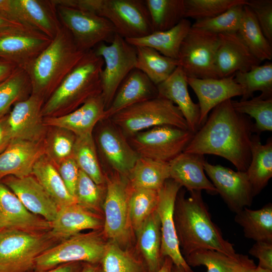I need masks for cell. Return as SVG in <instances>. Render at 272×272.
I'll return each mask as SVG.
<instances>
[{
	"instance_id": "obj_1",
	"label": "cell",
	"mask_w": 272,
	"mask_h": 272,
	"mask_svg": "<svg viewBox=\"0 0 272 272\" xmlns=\"http://www.w3.org/2000/svg\"><path fill=\"white\" fill-rule=\"evenodd\" d=\"M231 100L212 109L183 152L220 156L230 162L237 171L244 172L251 161L254 123L249 116L234 109Z\"/></svg>"
},
{
	"instance_id": "obj_2",
	"label": "cell",
	"mask_w": 272,
	"mask_h": 272,
	"mask_svg": "<svg viewBox=\"0 0 272 272\" xmlns=\"http://www.w3.org/2000/svg\"><path fill=\"white\" fill-rule=\"evenodd\" d=\"M179 190L174 208V221L180 252L184 259L199 249L215 250L237 257L234 245L226 240L218 226L212 220L203 201L201 191Z\"/></svg>"
},
{
	"instance_id": "obj_3",
	"label": "cell",
	"mask_w": 272,
	"mask_h": 272,
	"mask_svg": "<svg viewBox=\"0 0 272 272\" xmlns=\"http://www.w3.org/2000/svg\"><path fill=\"white\" fill-rule=\"evenodd\" d=\"M85 52L78 49L70 32L61 25L50 44L23 68L30 81L31 94L41 97L45 102Z\"/></svg>"
},
{
	"instance_id": "obj_4",
	"label": "cell",
	"mask_w": 272,
	"mask_h": 272,
	"mask_svg": "<svg viewBox=\"0 0 272 272\" xmlns=\"http://www.w3.org/2000/svg\"><path fill=\"white\" fill-rule=\"evenodd\" d=\"M103 58L93 49L81 60L44 102L42 115L45 117L74 111L90 98L102 93L101 73Z\"/></svg>"
},
{
	"instance_id": "obj_5",
	"label": "cell",
	"mask_w": 272,
	"mask_h": 272,
	"mask_svg": "<svg viewBox=\"0 0 272 272\" xmlns=\"http://www.w3.org/2000/svg\"><path fill=\"white\" fill-rule=\"evenodd\" d=\"M55 3L106 19L113 25L116 34L124 39L140 38L153 33L144 0H55Z\"/></svg>"
},
{
	"instance_id": "obj_6",
	"label": "cell",
	"mask_w": 272,
	"mask_h": 272,
	"mask_svg": "<svg viewBox=\"0 0 272 272\" xmlns=\"http://www.w3.org/2000/svg\"><path fill=\"white\" fill-rule=\"evenodd\" d=\"M108 119L127 138L158 126L169 125L189 130L178 107L170 100L159 96L129 106Z\"/></svg>"
},
{
	"instance_id": "obj_7",
	"label": "cell",
	"mask_w": 272,
	"mask_h": 272,
	"mask_svg": "<svg viewBox=\"0 0 272 272\" xmlns=\"http://www.w3.org/2000/svg\"><path fill=\"white\" fill-rule=\"evenodd\" d=\"M106 192L103 205V234L108 241L130 248L134 235L128 209V180L113 171L104 172Z\"/></svg>"
},
{
	"instance_id": "obj_8",
	"label": "cell",
	"mask_w": 272,
	"mask_h": 272,
	"mask_svg": "<svg viewBox=\"0 0 272 272\" xmlns=\"http://www.w3.org/2000/svg\"><path fill=\"white\" fill-rule=\"evenodd\" d=\"M108 243L102 230L79 233L41 253L35 259L34 268L44 270L77 262L100 264Z\"/></svg>"
},
{
	"instance_id": "obj_9",
	"label": "cell",
	"mask_w": 272,
	"mask_h": 272,
	"mask_svg": "<svg viewBox=\"0 0 272 272\" xmlns=\"http://www.w3.org/2000/svg\"><path fill=\"white\" fill-rule=\"evenodd\" d=\"M49 233L16 229L0 231V272H28L36 257L50 247Z\"/></svg>"
},
{
	"instance_id": "obj_10",
	"label": "cell",
	"mask_w": 272,
	"mask_h": 272,
	"mask_svg": "<svg viewBox=\"0 0 272 272\" xmlns=\"http://www.w3.org/2000/svg\"><path fill=\"white\" fill-rule=\"evenodd\" d=\"M93 50L103 58L104 62L101 81L106 110L110 105L122 82L135 68L137 49L135 46L116 34L111 43L108 45L104 42L100 43Z\"/></svg>"
},
{
	"instance_id": "obj_11",
	"label": "cell",
	"mask_w": 272,
	"mask_h": 272,
	"mask_svg": "<svg viewBox=\"0 0 272 272\" xmlns=\"http://www.w3.org/2000/svg\"><path fill=\"white\" fill-rule=\"evenodd\" d=\"M219 44L218 34L191 27L180 46L178 66L188 78H219L216 65Z\"/></svg>"
},
{
	"instance_id": "obj_12",
	"label": "cell",
	"mask_w": 272,
	"mask_h": 272,
	"mask_svg": "<svg viewBox=\"0 0 272 272\" xmlns=\"http://www.w3.org/2000/svg\"><path fill=\"white\" fill-rule=\"evenodd\" d=\"M54 6L61 24L70 32L80 51L85 52L100 43L110 44L113 40L116 32L106 19L87 11Z\"/></svg>"
},
{
	"instance_id": "obj_13",
	"label": "cell",
	"mask_w": 272,
	"mask_h": 272,
	"mask_svg": "<svg viewBox=\"0 0 272 272\" xmlns=\"http://www.w3.org/2000/svg\"><path fill=\"white\" fill-rule=\"evenodd\" d=\"M193 134L189 130L162 125L127 139L140 157L169 163L184 151Z\"/></svg>"
},
{
	"instance_id": "obj_14",
	"label": "cell",
	"mask_w": 272,
	"mask_h": 272,
	"mask_svg": "<svg viewBox=\"0 0 272 272\" xmlns=\"http://www.w3.org/2000/svg\"><path fill=\"white\" fill-rule=\"evenodd\" d=\"M96 143L107 171L127 177L140 157L121 131L109 119H102Z\"/></svg>"
},
{
	"instance_id": "obj_15",
	"label": "cell",
	"mask_w": 272,
	"mask_h": 272,
	"mask_svg": "<svg viewBox=\"0 0 272 272\" xmlns=\"http://www.w3.org/2000/svg\"><path fill=\"white\" fill-rule=\"evenodd\" d=\"M203 168L230 211L236 214L251 206L255 196L245 171H235L206 160Z\"/></svg>"
},
{
	"instance_id": "obj_16",
	"label": "cell",
	"mask_w": 272,
	"mask_h": 272,
	"mask_svg": "<svg viewBox=\"0 0 272 272\" xmlns=\"http://www.w3.org/2000/svg\"><path fill=\"white\" fill-rule=\"evenodd\" d=\"M182 187L171 179H167L158 191L156 209L161 224L162 256L170 257L173 264L184 272H193L181 253L174 221V208L177 195Z\"/></svg>"
},
{
	"instance_id": "obj_17",
	"label": "cell",
	"mask_w": 272,
	"mask_h": 272,
	"mask_svg": "<svg viewBox=\"0 0 272 272\" xmlns=\"http://www.w3.org/2000/svg\"><path fill=\"white\" fill-rule=\"evenodd\" d=\"M37 30L21 26L0 32V56L23 69L51 42Z\"/></svg>"
},
{
	"instance_id": "obj_18",
	"label": "cell",
	"mask_w": 272,
	"mask_h": 272,
	"mask_svg": "<svg viewBox=\"0 0 272 272\" xmlns=\"http://www.w3.org/2000/svg\"><path fill=\"white\" fill-rule=\"evenodd\" d=\"M44 103L41 97L31 94L15 104L8 115L13 140L40 142L45 132L42 115Z\"/></svg>"
},
{
	"instance_id": "obj_19",
	"label": "cell",
	"mask_w": 272,
	"mask_h": 272,
	"mask_svg": "<svg viewBox=\"0 0 272 272\" xmlns=\"http://www.w3.org/2000/svg\"><path fill=\"white\" fill-rule=\"evenodd\" d=\"M187 81L198 99L200 127L216 106L233 97L242 96L243 93L241 86L234 80V74L218 79L187 77Z\"/></svg>"
},
{
	"instance_id": "obj_20",
	"label": "cell",
	"mask_w": 272,
	"mask_h": 272,
	"mask_svg": "<svg viewBox=\"0 0 272 272\" xmlns=\"http://www.w3.org/2000/svg\"><path fill=\"white\" fill-rule=\"evenodd\" d=\"M219 44L216 65L219 78L227 77L237 72H245L260 65L237 33L219 34Z\"/></svg>"
},
{
	"instance_id": "obj_21",
	"label": "cell",
	"mask_w": 272,
	"mask_h": 272,
	"mask_svg": "<svg viewBox=\"0 0 272 272\" xmlns=\"http://www.w3.org/2000/svg\"><path fill=\"white\" fill-rule=\"evenodd\" d=\"M50 229V222L28 211L17 195L0 182V231L41 232Z\"/></svg>"
},
{
	"instance_id": "obj_22",
	"label": "cell",
	"mask_w": 272,
	"mask_h": 272,
	"mask_svg": "<svg viewBox=\"0 0 272 272\" xmlns=\"http://www.w3.org/2000/svg\"><path fill=\"white\" fill-rule=\"evenodd\" d=\"M3 183L30 212L49 222L55 219L59 208L34 177L8 176L4 178Z\"/></svg>"
},
{
	"instance_id": "obj_23",
	"label": "cell",
	"mask_w": 272,
	"mask_h": 272,
	"mask_svg": "<svg viewBox=\"0 0 272 272\" xmlns=\"http://www.w3.org/2000/svg\"><path fill=\"white\" fill-rule=\"evenodd\" d=\"M16 21L53 39L61 24L52 1L10 0Z\"/></svg>"
},
{
	"instance_id": "obj_24",
	"label": "cell",
	"mask_w": 272,
	"mask_h": 272,
	"mask_svg": "<svg viewBox=\"0 0 272 272\" xmlns=\"http://www.w3.org/2000/svg\"><path fill=\"white\" fill-rule=\"evenodd\" d=\"M50 223V236L65 240L85 230H102L104 219L101 214L75 203L59 208Z\"/></svg>"
},
{
	"instance_id": "obj_25",
	"label": "cell",
	"mask_w": 272,
	"mask_h": 272,
	"mask_svg": "<svg viewBox=\"0 0 272 272\" xmlns=\"http://www.w3.org/2000/svg\"><path fill=\"white\" fill-rule=\"evenodd\" d=\"M105 110L102 93L92 97L73 111L47 117L45 125L66 129L76 137L92 134L95 125L103 119Z\"/></svg>"
},
{
	"instance_id": "obj_26",
	"label": "cell",
	"mask_w": 272,
	"mask_h": 272,
	"mask_svg": "<svg viewBox=\"0 0 272 272\" xmlns=\"http://www.w3.org/2000/svg\"><path fill=\"white\" fill-rule=\"evenodd\" d=\"M44 154L40 142L13 140L0 154V180L8 176L23 178L31 175L35 163Z\"/></svg>"
},
{
	"instance_id": "obj_27",
	"label": "cell",
	"mask_w": 272,
	"mask_h": 272,
	"mask_svg": "<svg viewBox=\"0 0 272 272\" xmlns=\"http://www.w3.org/2000/svg\"><path fill=\"white\" fill-rule=\"evenodd\" d=\"M205 160L204 155L183 152L168 163L170 179L189 192L203 190L211 194H217L216 188L206 176Z\"/></svg>"
},
{
	"instance_id": "obj_28",
	"label": "cell",
	"mask_w": 272,
	"mask_h": 272,
	"mask_svg": "<svg viewBox=\"0 0 272 272\" xmlns=\"http://www.w3.org/2000/svg\"><path fill=\"white\" fill-rule=\"evenodd\" d=\"M187 77L178 66L165 81L157 85L158 96L172 101L181 112L188 129L195 133L200 128L198 104L191 99L188 91Z\"/></svg>"
},
{
	"instance_id": "obj_29",
	"label": "cell",
	"mask_w": 272,
	"mask_h": 272,
	"mask_svg": "<svg viewBox=\"0 0 272 272\" xmlns=\"http://www.w3.org/2000/svg\"><path fill=\"white\" fill-rule=\"evenodd\" d=\"M158 96L157 86L143 72L134 69L119 86L110 105L104 112L103 119L136 103Z\"/></svg>"
},
{
	"instance_id": "obj_30",
	"label": "cell",
	"mask_w": 272,
	"mask_h": 272,
	"mask_svg": "<svg viewBox=\"0 0 272 272\" xmlns=\"http://www.w3.org/2000/svg\"><path fill=\"white\" fill-rule=\"evenodd\" d=\"M139 254L144 260L148 272H157L164 258L161 254V224L156 211L134 232Z\"/></svg>"
},
{
	"instance_id": "obj_31",
	"label": "cell",
	"mask_w": 272,
	"mask_h": 272,
	"mask_svg": "<svg viewBox=\"0 0 272 272\" xmlns=\"http://www.w3.org/2000/svg\"><path fill=\"white\" fill-rule=\"evenodd\" d=\"M191 27V22L185 18L169 30L154 32L140 38L125 39L134 46L149 47L164 56L178 60L182 42Z\"/></svg>"
},
{
	"instance_id": "obj_32",
	"label": "cell",
	"mask_w": 272,
	"mask_h": 272,
	"mask_svg": "<svg viewBox=\"0 0 272 272\" xmlns=\"http://www.w3.org/2000/svg\"><path fill=\"white\" fill-rule=\"evenodd\" d=\"M250 149L251 161L245 172L256 196L267 185L272 177L271 138L262 144L259 135H252Z\"/></svg>"
},
{
	"instance_id": "obj_33",
	"label": "cell",
	"mask_w": 272,
	"mask_h": 272,
	"mask_svg": "<svg viewBox=\"0 0 272 272\" xmlns=\"http://www.w3.org/2000/svg\"><path fill=\"white\" fill-rule=\"evenodd\" d=\"M32 174L53 199L59 209L77 203L69 192L57 169L50 158L44 154L35 163Z\"/></svg>"
},
{
	"instance_id": "obj_34",
	"label": "cell",
	"mask_w": 272,
	"mask_h": 272,
	"mask_svg": "<svg viewBox=\"0 0 272 272\" xmlns=\"http://www.w3.org/2000/svg\"><path fill=\"white\" fill-rule=\"evenodd\" d=\"M127 178L132 187L158 191L170 179L169 163L140 157Z\"/></svg>"
},
{
	"instance_id": "obj_35",
	"label": "cell",
	"mask_w": 272,
	"mask_h": 272,
	"mask_svg": "<svg viewBox=\"0 0 272 272\" xmlns=\"http://www.w3.org/2000/svg\"><path fill=\"white\" fill-rule=\"evenodd\" d=\"M234 220L243 228L244 236L256 241L272 242V204L253 210L245 208L236 214Z\"/></svg>"
},
{
	"instance_id": "obj_36",
	"label": "cell",
	"mask_w": 272,
	"mask_h": 272,
	"mask_svg": "<svg viewBox=\"0 0 272 272\" xmlns=\"http://www.w3.org/2000/svg\"><path fill=\"white\" fill-rule=\"evenodd\" d=\"M135 68L143 72L156 86L166 80L178 66L177 59L164 56L147 46H135Z\"/></svg>"
},
{
	"instance_id": "obj_37",
	"label": "cell",
	"mask_w": 272,
	"mask_h": 272,
	"mask_svg": "<svg viewBox=\"0 0 272 272\" xmlns=\"http://www.w3.org/2000/svg\"><path fill=\"white\" fill-rule=\"evenodd\" d=\"M251 53L261 62L272 59V45L264 35L249 7L244 6L243 14L237 32Z\"/></svg>"
},
{
	"instance_id": "obj_38",
	"label": "cell",
	"mask_w": 272,
	"mask_h": 272,
	"mask_svg": "<svg viewBox=\"0 0 272 272\" xmlns=\"http://www.w3.org/2000/svg\"><path fill=\"white\" fill-rule=\"evenodd\" d=\"M153 32L169 30L185 19L184 0H145Z\"/></svg>"
},
{
	"instance_id": "obj_39",
	"label": "cell",
	"mask_w": 272,
	"mask_h": 272,
	"mask_svg": "<svg viewBox=\"0 0 272 272\" xmlns=\"http://www.w3.org/2000/svg\"><path fill=\"white\" fill-rule=\"evenodd\" d=\"M72 157L80 170L96 184H106L105 173L99 160L92 134L76 137Z\"/></svg>"
},
{
	"instance_id": "obj_40",
	"label": "cell",
	"mask_w": 272,
	"mask_h": 272,
	"mask_svg": "<svg viewBox=\"0 0 272 272\" xmlns=\"http://www.w3.org/2000/svg\"><path fill=\"white\" fill-rule=\"evenodd\" d=\"M100 266L101 272H148L144 260L138 253L110 241H108Z\"/></svg>"
},
{
	"instance_id": "obj_41",
	"label": "cell",
	"mask_w": 272,
	"mask_h": 272,
	"mask_svg": "<svg viewBox=\"0 0 272 272\" xmlns=\"http://www.w3.org/2000/svg\"><path fill=\"white\" fill-rule=\"evenodd\" d=\"M234 80L243 89L241 101L251 98L256 91H260V96L264 98L272 97L271 62L267 61L247 72H237L234 74Z\"/></svg>"
},
{
	"instance_id": "obj_42",
	"label": "cell",
	"mask_w": 272,
	"mask_h": 272,
	"mask_svg": "<svg viewBox=\"0 0 272 272\" xmlns=\"http://www.w3.org/2000/svg\"><path fill=\"white\" fill-rule=\"evenodd\" d=\"M248 258L247 255L239 254L237 257H232L215 250L199 249L185 259L190 267L205 266L207 272H236Z\"/></svg>"
},
{
	"instance_id": "obj_43",
	"label": "cell",
	"mask_w": 272,
	"mask_h": 272,
	"mask_svg": "<svg viewBox=\"0 0 272 272\" xmlns=\"http://www.w3.org/2000/svg\"><path fill=\"white\" fill-rule=\"evenodd\" d=\"M158 191L132 187L129 183V214L134 233L144 221L156 211L159 199Z\"/></svg>"
},
{
	"instance_id": "obj_44",
	"label": "cell",
	"mask_w": 272,
	"mask_h": 272,
	"mask_svg": "<svg viewBox=\"0 0 272 272\" xmlns=\"http://www.w3.org/2000/svg\"><path fill=\"white\" fill-rule=\"evenodd\" d=\"M29 92L32 93V89L29 76L23 69L18 67L0 83V118L13 104L29 97Z\"/></svg>"
},
{
	"instance_id": "obj_45",
	"label": "cell",
	"mask_w": 272,
	"mask_h": 272,
	"mask_svg": "<svg viewBox=\"0 0 272 272\" xmlns=\"http://www.w3.org/2000/svg\"><path fill=\"white\" fill-rule=\"evenodd\" d=\"M231 102L237 112L254 118L253 131L256 134L272 131V97L264 98L259 95L243 101L232 100Z\"/></svg>"
},
{
	"instance_id": "obj_46",
	"label": "cell",
	"mask_w": 272,
	"mask_h": 272,
	"mask_svg": "<svg viewBox=\"0 0 272 272\" xmlns=\"http://www.w3.org/2000/svg\"><path fill=\"white\" fill-rule=\"evenodd\" d=\"M106 192V184H96L84 172L79 170L74 195L78 204L103 215V205Z\"/></svg>"
},
{
	"instance_id": "obj_47",
	"label": "cell",
	"mask_w": 272,
	"mask_h": 272,
	"mask_svg": "<svg viewBox=\"0 0 272 272\" xmlns=\"http://www.w3.org/2000/svg\"><path fill=\"white\" fill-rule=\"evenodd\" d=\"M244 5L234 6L213 18L195 21L191 27L218 35L237 33L242 20Z\"/></svg>"
},
{
	"instance_id": "obj_48",
	"label": "cell",
	"mask_w": 272,
	"mask_h": 272,
	"mask_svg": "<svg viewBox=\"0 0 272 272\" xmlns=\"http://www.w3.org/2000/svg\"><path fill=\"white\" fill-rule=\"evenodd\" d=\"M185 18L195 21L211 18L239 5H247V0H184Z\"/></svg>"
},
{
	"instance_id": "obj_49",
	"label": "cell",
	"mask_w": 272,
	"mask_h": 272,
	"mask_svg": "<svg viewBox=\"0 0 272 272\" xmlns=\"http://www.w3.org/2000/svg\"><path fill=\"white\" fill-rule=\"evenodd\" d=\"M55 128L49 140L48 151L54 161L59 163L72 156L76 135L66 129Z\"/></svg>"
},
{
	"instance_id": "obj_50",
	"label": "cell",
	"mask_w": 272,
	"mask_h": 272,
	"mask_svg": "<svg viewBox=\"0 0 272 272\" xmlns=\"http://www.w3.org/2000/svg\"><path fill=\"white\" fill-rule=\"evenodd\" d=\"M247 5L254 14L264 35L272 45V1L247 0Z\"/></svg>"
},
{
	"instance_id": "obj_51",
	"label": "cell",
	"mask_w": 272,
	"mask_h": 272,
	"mask_svg": "<svg viewBox=\"0 0 272 272\" xmlns=\"http://www.w3.org/2000/svg\"><path fill=\"white\" fill-rule=\"evenodd\" d=\"M58 164L57 170L60 176L69 192L74 197L80 169L72 156L62 160Z\"/></svg>"
},
{
	"instance_id": "obj_52",
	"label": "cell",
	"mask_w": 272,
	"mask_h": 272,
	"mask_svg": "<svg viewBox=\"0 0 272 272\" xmlns=\"http://www.w3.org/2000/svg\"><path fill=\"white\" fill-rule=\"evenodd\" d=\"M249 253L258 259V266L272 271V242L256 241Z\"/></svg>"
},
{
	"instance_id": "obj_53",
	"label": "cell",
	"mask_w": 272,
	"mask_h": 272,
	"mask_svg": "<svg viewBox=\"0 0 272 272\" xmlns=\"http://www.w3.org/2000/svg\"><path fill=\"white\" fill-rule=\"evenodd\" d=\"M12 140L8 115L4 116L0 118V154L6 150Z\"/></svg>"
},
{
	"instance_id": "obj_54",
	"label": "cell",
	"mask_w": 272,
	"mask_h": 272,
	"mask_svg": "<svg viewBox=\"0 0 272 272\" xmlns=\"http://www.w3.org/2000/svg\"><path fill=\"white\" fill-rule=\"evenodd\" d=\"M84 263L80 262L67 263L50 269L36 270L35 272H80Z\"/></svg>"
},
{
	"instance_id": "obj_55",
	"label": "cell",
	"mask_w": 272,
	"mask_h": 272,
	"mask_svg": "<svg viewBox=\"0 0 272 272\" xmlns=\"http://www.w3.org/2000/svg\"><path fill=\"white\" fill-rule=\"evenodd\" d=\"M18 66L9 61H0V83L11 76Z\"/></svg>"
},
{
	"instance_id": "obj_56",
	"label": "cell",
	"mask_w": 272,
	"mask_h": 272,
	"mask_svg": "<svg viewBox=\"0 0 272 272\" xmlns=\"http://www.w3.org/2000/svg\"><path fill=\"white\" fill-rule=\"evenodd\" d=\"M23 26L24 25L0 14V32Z\"/></svg>"
},
{
	"instance_id": "obj_57",
	"label": "cell",
	"mask_w": 272,
	"mask_h": 272,
	"mask_svg": "<svg viewBox=\"0 0 272 272\" xmlns=\"http://www.w3.org/2000/svg\"><path fill=\"white\" fill-rule=\"evenodd\" d=\"M256 266L254 261L249 257L236 272H251Z\"/></svg>"
},
{
	"instance_id": "obj_58",
	"label": "cell",
	"mask_w": 272,
	"mask_h": 272,
	"mask_svg": "<svg viewBox=\"0 0 272 272\" xmlns=\"http://www.w3.org/2000/svg\"><path fill=\"white\" fill-rule=\"evenodd\" d=\"M173 263L169 257H165L161 268L157 272H172Z\"/></svg>"
},
{
	"instance_id": "obj_59",
	"label": "cell",
	"mask_w": 272,
	"mask_h": 272,
	"mask_svg": "<svg viewBox=\"0 0 272 272\" xmlns=\"http://www.w3.org/2000/svg\"><path fill=\"white\" fill-rule=\"evenodd\" d=\"M80 272H101L100 264L84 263Z\"/></svg>"
},
{
	"instance_id": "obj_60",
	"label": "cell",
	"mask_w": 272,
	"mask_h": 272,
	"mask_svg": "<svg viewBox=\"0 0 272 272\" xmlns=\"http://www.w3.org/2000/svg\"><path fill=\"white\" fill-rule=\"evenodd\" d=\"M251 272H272V271L262 268L258 266H256L253 268Z\"/></svg>"
},
{
	"instance_id": "obj_61",
	"label": "cell",
	"mask_w": 272,
	"mask_h": 272,
	"mask_svg": "<svg viewBox=\"0 0 272 272\" xmlns=\"http://www.w3.org/2000/svg\"><path fill=\"white\" fill-rule=\"evenodd\" d=\"M172 272H184V270L182 267L173 264Z\"/></svg>"
}]
</instances>
